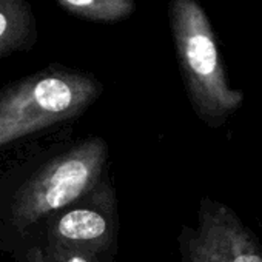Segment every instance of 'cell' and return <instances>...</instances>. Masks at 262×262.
<instances>
[{"label": "cell", "mask_w": 262, "mask_h": 262, "mask_svg": "<svg viewBox=\"0 0 262 262\" xmlns=\"http://www.w3.org/2000/svg\"><path fill=\"white\" fill-rule=\"evenodd\" d=\"M168 16L191 105L205 122L219 123L239 110L244 94L228 85L210 20L198 0H170Z\"/></svg>", "instance_id": "cell-1"}, {"label": "cell", "mask_w": 262, "mask_h": 262, "mask_svg": "<svg viewBox=\"0 0 262 262\" xmlns=\"http://www.w3.org/2000/svg\"><path fill=\"white\" fill-rule=\"evenodd\" d=\"M102 93L86 73L48 68L0 94V147L80 114Z\"/></svg>", "instance_id": "cell-2"}, {"label": "cell", "mask_w": 262, "mask_h": 262, "mask_svg": "<svg viewBox=\"0 0 262 262\" xmlns=\"http://www.w3.org/2000/svg\"><path fill=\"white\" fill-rule=\"evenodd\" d=\"M106 155V144L94 138L54 159L27 184L17 199L14 207L17 222L33 224L88 193L102 174Z\"/></svg>", "instance_id": "cell-3"}, {"label": "cell", "mask_w": 262, "mask_h": 262, "mask_svg": "<svg viewBox=\"0 0 262 262\" xmlns=\"http://www.w3.org/2000/svg\"><path fill=\"white\" fill-rule=\"evenodd\" d=\"M188 262H262L254 234L225 205L204 201L194 230L184 247Z\"/></svg>", "instance_id": "cell-4"}, {"label": "cell", "mask_w": 262, "mask_h": 262, "mask_svg": "<svg viewBox=\"0 0 262 262\" xmlns=\"http://www.w3.org/2000/svg\"><path fill=\"white\" fill-rule=\"evenodd\" d=\"M53 236L62 248L91 254L111 242L113 221L100 208H73L56 221Z\"/></svg>", "instance_id": "cell-5"}, {"label": "cell", "mask_w": 262, "mask_h": 262, "mask_svg": "<svg viewBox=\"0 0 262 262\" xmlns=\"http://www.w3.org/2000/svg\"><path fill=\"white\" fill-rule=\"evenodd\" d=\"M37 42V22L28 0H0V59L28 51Z\"/></svg>", "instance_id": "cell-6"}, {"label": "cell", "mask_w": 262, "mask_h": 262, "mask_svg": "<svg viewBox=\"0 0 262 262\" xmlns=\"http://www.w3.org/2000/svg\"><path fill=\"white\" fill-rule=\"evenodd\" d=\"M67 13L99 24H116L133 14L135 0H56Z\"/></svg>", "instance_id": "cell-7"}, {"label": "cell", "mask_w": 262, "mask_h": 262, "mask_svg": "<svg viewBox=\"0 0 262 262\" xmlns=\"http://www.w3.org/2000/svg\"><path fill=\"white\" fill-rule=\"evenodd\" d=\"M53 262H91V260H90L88 254H85V253L62 248L60 251H57Z\"/></svg>", "instance_id": "cell-8"}]
</instances>
